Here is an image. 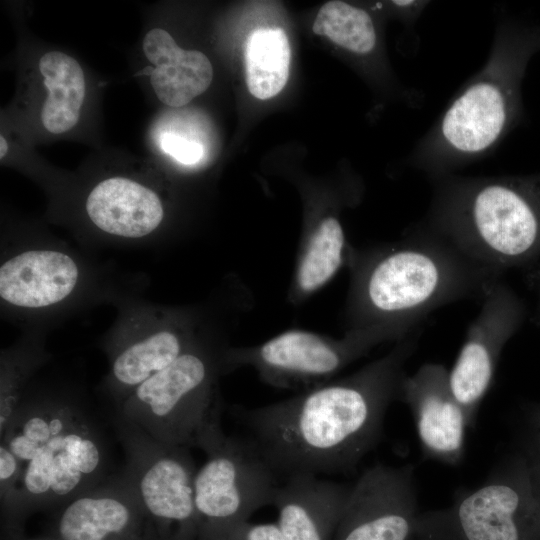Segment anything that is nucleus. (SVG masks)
Instances as JSON below:
<instances>
[{"instance_id":"39448f33","label":"nucleus","mask_w":540,"mask_h":540,"mask_svg":"<svg viewBox=\"0 0 540 540\" xmlns=\"http://www.w3.org/2000/svg\"><path fill=\"white\" fill-rule=\"evenodd\" d=\"M432 182L424 228L500 277L540 260V173Z\"/></svg>"},{"instance_id":"4be33fe9","label":"nucleus","mask_w":540,"mask_h":540,"mask_svg":"<svg viewBox=\"0 0 540 540\" xmlns=\"http://www.w3.org/2000/svg\"><path fill=\"white\" fill-rule=\"evenodd\" d=\"M313 32L326 36L339 47L357 56H371L377 50L379 35L371 14L343 1H329L319 10Z\"/></svg>"},{"instance_id":"cd10ccee","label":"nucleus","mask_w":540,"mask_h":540,"mask_svg":"<svg viewBox=\"0 0 540 540\" xmlns=\"http://www.w3.org/2000/svg\"><path fill=\"white\" fill-rule=\"evenodd\" d=\"M538 317L540 320V284H539V289H538Z\"/></svg>"},{"instance_id":"7ed1b4c3","label":"nucleus","mask_w":540,"mask_h":540,"mask_svg":"<svg viewBox=\"0 0 540 540\" xmlns=\"http://www.w3.org/2000/svg\"><path fill=\"white\" fill-rule=\"evenodd\" d=\"M540 25L501 12L489 57L417 142L409 163L435 180L493 155L523 117L522 82Z\"/></svg>"},{"instance_id":"9d476101","label":"nucleus","mask_w":540,"mask_h":540,"mask_svg":"<svg viewBox=\"0 0 540 540\" xmlns=\"http://www.w3.org/2000/svg\"><path fill=\"white\" fill-rule=\"evenodd\" d=\"M206 454L194 479L197 517L225 525L228 531L272 504L278 486L275 472L251 440L225 435Z\"/></svg>"},{"instance_id":"2eb2a0df","label":"nucleus","mask_w":540,"mask_h":540,"mask_svg":"<svg viewBox=\"0 0 540 540\" xmlns=\"http://www.w3.org/2000/svg\"><path fill=\"white\" fill-rule=\"evenodd\" d=\"M79 270L61 251L34 249L18 253L0 267V296L20 308H45L66 299L75 289Z\"/></svg>"},{"instance_id":"f3484780","label":"nucleus","mask_w":540,"mask_h":540,"mask_svg":"<svg viewBox=\"0 0 540 540\" xmlns=\"http://www.w3.org/2000/svg\"><path fill=\"white\" fill-rule=\"evenodd\" d=\"M133 493L120 478L107 479L74 499L63 510L58 530L62 540H112L131 530L136 509Z\"/></svg>"},{"instance_id":"dca6fc26","label":"nucleus","mask_w":540,"mask_h":540,"mask_svg":"<svg viewBox=\"0 0 540 540\" xmlns=\"http://www.w3.org/2000/svg\"><path fill=\"white\" fill-rule=\"evenodd\" d=\"M85 209L98 229L124 238L151 234L164 217L159 196L150 188L124 177H111L98 183L89 193Z\"/></svg>"},{"instance_id":"f8f14e48","label":"nucleus","mask_w":540,"mask_h":540,"mask_svg":"<svg viewBox=\"0 0 540 540\" xmlns=\"http://www.w3.org/2000/svg\"><path fill=\"white\" fill-rule=\"evenodd\" d=\"M413 464H378L352 485L335 540H410L419 515Z\"/></svg>"},{"instance_id":"6e6552de","label":"nucleus","mask_w":540,"mask_h":540,"mask_svg":"<svg viewBox=\"0 0 540 540\" xmlns=\"http://www.w3.org/2000/svg\"><path fill=\"white\" fill-rule=\"evenodd\" d=\"M413 332L399 327L372 326L347 329L342 337L335 338L291 329L258 345L226 349L224 369L228 372L251 367L270 386L305 391L329 382L380 344L397 342Z\"/></svg>"},{"instance_id":"6ab92c4d","label":"nucleus","mask_w":540,"mask_h":540,"mask_svg":"<svg viewBox=\"0 0 540 540\" xmlns=\"http://www.w3.org/2000/svg\"><path fill=\"white\" fill-rule=\"evenodd\" d=\"M196 341L183 328L171 327L126 344L113 357L111 376L114 385L128 396L144 381L172 364Z\"/></svg>"},{"instance_id":"b1692460","label":"nucleus","mask_w":540,"mask_h":540,"mask_svg":"<svg viewBox=\"0 0 540 540\" xmlns=\"http://www.w3.org/2000/svg\"><path fill=\"white\" fill-rule=\"evenodd\" d=\"M244 540H284L278 524H240Z\"/></svg>"},{"instance_id":"20e7f679","label":"nucleus","mask_w":540,"mask_h":540,"mask_svg":"<svg viewBox=\"0 0 540 540\" xmlns=\"http://www.w3.org/2000/svg\"><path fill=\"white\" fill-rule=\"evenodd\" d=\"M0 438L4 505L71 501L107 480L100 429L72 402L23 398Z\"/></svg>"},{"instance_id":"f03ea898","label":"nucleus","mask_w":540,"mask_h":540,"mask_svg":"<svg viewBox=\"0 0 540 540\" xmlns=\"http://www.w3.org/2000/svg\"><path fill=\"white\" fill-rule=\"evenodd\" d=\"M346 266V330L391 326L413 332L436 309L459 300H481L502 279L421 224L394 243L351 246Z\"/></svg>"},{"instance_id":"393cba45","label":"nucleus","mask_w":540,"mask_h":540,"mask_svg":"<svg viewBox=\"0 0 540 540\" xmlns=\"http://www.w3.org/2000/svg\"><path fill=\"white\" fill-rule=\"evenodd\" d=\"M523 453L527 458L532 478L540 497V450L529 443L525 446Z\"/></svg>"},{"instance_id":"aec40b11","label":"nucleus","mask_w":540,"mask_h":540,"mask_svg":"<svg viewBox=\"0 0 540 540\" xmlns=\"http://www.w3.org/2000/svg\"><path fill=\"white\" fill-rule=\"evenodd\" d=\"M38 67L48 92L42 124L53 134L67 132L80 117L86 90L84 72L76 59L60 51L45 53Z\"/></svg>"},{"instance_id":"1a4fd4ad","label":"nucleus","mask_w":540,"mask_h":540,"mask_svg":"<svg viewBox=\"0 0 540 540\" xmlns=\"http://www.w3.org/2000/svg\"><path fill=\"white\" fill-rule=\"evenodd\" d=\"M117 433L126 454L120 478L140 509L163 522L189 524L197 517L196 469L189 448L157 441L117 414Z\"/></svg>"},{"instance_id":"412c9836","label":"nucleus","mask_w":540,"mask_h":540,"mask_svg":"<svg viewBox=\"0 0 540 540\" xmlns=\"http://www.w3.org/2000/svg\"><path fill=\"white\" fill-rule=\"evenodd\" d=\"M291 51L280 28H259L247 38L244 51L246 82L250 93L261 100L277 95L285 86Z\"/></svg>"},{"instance_id":"f257e3e1","label":"nucleus","mask_w":540,"mask_h":540,"mask_svg":"<svg viewBox=\"0 0 540 540\" xmlns=\"http://www.w3.org/2000/svg\"><path fill=\"white\" fill-rule=\"evenodd\" d=\"M420 329L356 372L241 416L275 473L348 474L378 444Z\"/></svg>"},{"instance_id":"423d86ee","label":"nucleus","mask_w":540,"mask_h":540,"mask_svg":"<svg viewBox=\"0 0 540 540\" xmlns=\"http://www.w3.org/2000/svg\"><path fill=\"white\" fill-rule=\"evenodd\" d=\"M224 352L215 353L196 341L136 387L117 414L159 442L208 453L225 437L215 387L224 369Z\"/></svg>"},{"instance_id":"4468645a","label":"nucleus","mask_w":540,"mask_h":540,"mask_svg":"<svg viewBox=\"0 0 540 540\" xmlns=\"http://www.w3.org/2000/svg\"><path fill=\"white\" fill-rule=\"evenodd\" d=\"M351 488L313 474L289 476L272 501L284 540H326L339 524Z\"/></svg>"},{"instance_id":"5701e85b","label":"nucleus","mask_w":540,"mask_h":540,"mask_svg":"<svg viewBox=\"0 0 540 540\" xmlns=\"http://www.w3.org/2000/svg\"><path fill=\"white\" fill-rule=\"evenodd\" d=\"M159 142L161 149L166 154L184 165L196 164L204 155L202 143L177 133H163Z\"/></svg>"},{"instance_id":"bb28decb","label":"nucleus","mask_w":540,"mask_h":540,"mask_svg":"<svg viewBox=\"0 0 540 540\" xmlns=\"http://www.w3.org/2000/svg\"><path fill=\"white\" fill-rule=\"evenodd\" d=\"M8 152V143L7 140L3 137V135L0 136V158L3 159Z\"/></svg>"},{"instance_id":"a878e982","label":"nucleus","mask_w":540,"mask_h":540,"mask_svg":"<svg viewBox=\"0 0 540 540\" xmlns=\"http://www.w3.org/2000/svg\"><path fill=\"white\" fill-rule=\"evenodd\" d=\"M529 428L532 437L531 444L540 450V405L534 407L530 413Z\"/></svg>"},{"instance_id":"ddd939ff","label":"nucleus","mask_w":540,"mask_h":540,"mask_svg":"<svg viewBox=\"0 0 540 540\" xmlns=\"http://www.w3.org/2000/svg\"><path fill=\"white\" fill-rule=\"evenodd\" d=\"M399 400L410 409L426 458L458 465L464 456L467 416L449 385V370L425 363L405 375Z\"/></svg>"},{"instance_id":"9b49d317","label":"nucleus","mask_w":540,"mask_h":540,"mask_svg":"<svg viewBox=\"0 0 540 540\" xmlns=\"http://www.w3.org/2000/svg\"><path fill=\"white\" fill-rule=\"evenodd\" d=\"M481 301L480 312L449 370L451 391L465 411L469 427L475 423L505 345L522 326L527 313L523 300L502 279L489 287Z\"/></svg>"},{"instance_id":"a211bd4d","label":"nucleus","mask_w":540,"mask_h":540,"mask_svg":"<svg viewBox=\"0 0 540 540\" xmlns=\"http://www.w3.org/2000/svg\"><path fill=\"white\" fill-rule=\"evenodd\" d=\"M142 46L146 58L155 66L150 83L165 105L182 107L210 86L213 69L207 56L180 48L166 30H150Z\"/></svg>"},{"instance_id":"0eeeda50","label":"nucleus","mask_w":540,"mask_h":540,"mask_svg":"<svg viewBox=\"0 0 540 540\" xmlns=\"http://www.w3.org/2000/svg\"><path fill=\"white\" fill-rule=\"evenodd\" d=\"M419 540H540V497L525 454L497 466L449 507L419 513Z\"/></svg>"}]
</instances>
